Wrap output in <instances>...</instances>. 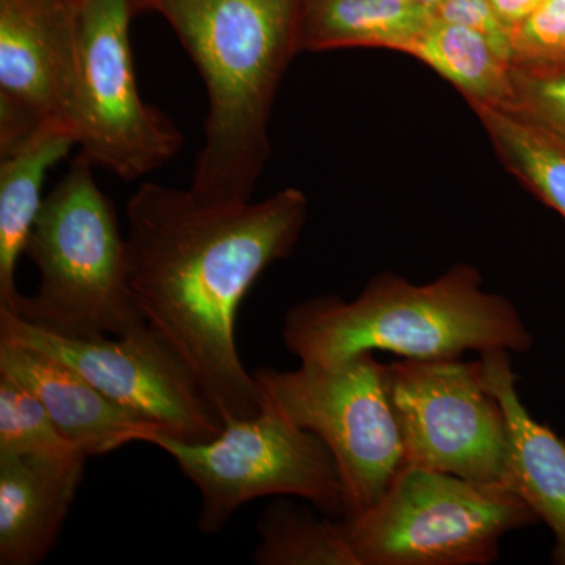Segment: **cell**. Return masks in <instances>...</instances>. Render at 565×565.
<instances>
[{"label":"cell","instance_id":"cb8c5ba5","mask_svg":"<svg viewBox=\"0 0 565 565\" xmlns=\"http://www.w3.org/2000/svg\"><path fill=\"white\" fill-rule=\"evenodd\" d=\"M490 2L501 21L508 25L512 36V31L526 21L545 0H490Z\"/></svg>","mask_w":565,"mask_h":565},{"label":"cell","instance_id":"d4e9b609","mask_svg":"<svg viewBox=\"0 0 565 565\" xmlns=\"http://www.w3.org/2000/svg\"><path fill=\"white\" fill-rule=\"evenodd\" d=\"M418 2H422L424 3V6L430 7V9H433V7L435 6V3L438 2V0H418Z\"/></svg>","mask_w":565,"mask_h":565},{"label":"cell","instance_id":"484cf974","mask_svg":"<svg viewBox=\"0 0 565 565\" xmlns=\"http://www.w3.org/2000/svg\"><path fill=\"white\" fill-rule=\"evenodd\" d=\"M145 2H147V0H137V3H139V9H143Z\"/></svg>","mask_w":565,"mask_h":565},{"label":"cell","instance_id":"e0dca14e","mask_svg":"<svg viewBox=\"0 0 565 565\" xmlns=\"http://www.w3.org/2000/svg\"><path fill=\"white\" fill-rule=\"evenodd\" d=\"M404 54L418 58L462 93L470 104L511 107L512 63L470 29L433 18Z\"/></svg>","mask_w":565,"mask_h":565},{"label":"cell","instance_id":"6da1fadb","mask_svg":"<svg viewBox=\"0 0 565 565\" xmlns=\"http://www.w3.org/2000/svg\"><path fill=\"white\" fill-rule=\"evenodd\" d=\"M307 217V196L296 188L258 203H215L145 182L126 204L134 302L188 364L223 424L262 412V393L237 351V311L264 270L291 255Z\"/></svg>","mask_w":565,"mask_h":565},{"label":"cell","instance_id":"9a60e30c","mask_svg":"<svg viewBox=\"0 0 565 565\" xmlns=\"http://www.w3.org/2000/svg\"><path fill=\"white\" fill-rule=\"evenodd\" d=\"M76 145L68 126L47 122L0 154V311L18 315L17 267L43 206L44 180Z\"/></svg>","mask_w":565,"mask_h":565},{"label":"cell","instance_id":"8992f818","mask_svg":"<svg viewBox=\"0 0 565 565\" xmlns=\"http://www.w3.org/2000/svg\"><path fill=\"white\" fill-rule=\"evenodd\" d=\"M253 377L264 403L318 435L332 452L343 484V519L370 509L404 467L386 364L364 352L338 364L258 367Z\"/></svg>","mask_w":565,"mask_h":565},{"label":"cell","instance_id":"44dd1931","mask_svg":"<svg viewBox=\"0 0 565 565\" xmlns=\"http://www.w3.org/2000/svg\"><path fill=\"white\" fill-rule=\"evenodd\" d=\"M514 104L511 109L565 145V63L512 65Z\"/></svg>","mask_w":565,"mask_h":565},{"label":"cell","instance_id":"30bf717a","mask_svg":"<svg viewBox=\"0 0 565 565\" xmlns=\"http://www.w3.org/2000/svg\"><path fill=\"white\" fill-rule=\"evenodd\" d=\"M0 343L57 360L169 437L204 444L223 423L195 375L161 333L141 322L122 337L73 338L0 311Z\"/></svg>","mask_w":565,"mask_h":565},{"label":"cell","instance_id":"7402d4cb","mask_svg":"<svg viewBox=\"0 0 565 565\" xmlns=\"http://www.w3.org/2000/svg\"><path fill=\"white\" fill-rule=\"evenodd\" d=\"M565 63V0H545L512 31V65Z\"/></svg>","mask_w":565,"mask_h":565},{"label":"cell","instance_id":"277c9868","mask_svg":"<svg viewBox=\"0 0 565 565\" xmlns=\"http://www.w3.org/2000/svg\"><path fill=\"white\" fill-rule=\"evenodd\" d=\"M93 167L74 158L25 245L40 285L14 316L63 337H122L145 322L129 288L126 236Z\"/></svg>","mask_w":565,"mask_h":565},{"label":"cell","instance_id":"3957f363","mask_svg":"<svg viewBox=\"0 0 565 565\" xmlns=\"http://www.w3.org/2000/svg\"><path fill=\"white\" fill-rule=\"evenodd\" d=\"M281 338L300 363L315 364L375 351L405 360L462 359L471 351L523 353L534 343L515 305L484 291L478 270L463 264L423 285L382 274L353 300H305L282 318Z\"/></svg>","mask_w":565,"mask_h":565},{"label":"cell","instance_id":"7a4b0ae2","mask_svg":"<svg viewBox=\"0 0 565 565\" xmlns=\"http://www.w3.org/2000/svg\"><path fill=\"white\" fill-rule=\"evenodd\" d=\"M302 0H147L172 25L206 88L204 140L191 181L199 199L250 202L270 154L267 122L299 52Z\"/></svg>","mask_w":565,"mask_h":565},{"label":"cell","instance_id":"5bb4252c","mask_svg":"<svg viewBox=\"0 0 565 565\" xmlns=\"http://www.w3.org/2000/svg\"><path fill=\"white\" fill-rule=\"evenodd\" d=\"M482 373L508 418L504 486L519 494L555 537L552 559L565 565V441L520 399L511 352L481 353Z\"/></svg>","mask_w":565,"mask_h":565},{"label":"cell","instance_id":"52a82bcc","mask_svg":"<svg viewBox=\"0 0 565 565\" xmlns=\"http://www.w3.org/2000/svg\"><path fill=\"white\" fill-rule=\"evenodd\" d=\"M173 457L202 494L199 530L221 533L241 505L264 497H299L326 516H344L340 470L326 444L264 403L258 415L223 424L217 437L185 444L148 437Z\"/></svg>","mask_w":565,"mask_h":565},{"label":"cell","instance_id":"d6986e66","mask_svg":"<svg viewBox=\"0 0 565 565\" xmlns=\"http://www.w3.org/2000/svg\"><path fill=\"white\" fill-rule=\"evenodd\" d=\"M258 565H359L345 541L340 520L318 519L308 508L285 497L267 505L258 525Z\"/></svg>","mask_w":565,"mask_h":565},{"label":"cell","instance_id":"ffe728a7","mask_svg":"<svg viewBox=\"0 0 565 565\" xmlns=\"http://www.w3.org/2000/svg\"><path fill=\"white\" fill-rule=\"evenodd\" d=\"M0 455L65 457L82 452L63 437L31 390L0 374Z\"/></svg>","mask_w":565,"mask_h":565},{"label":"cell","instance_id":"8fae6325","mask_svg":"<svg viewBox=\"0 0 565 565\" xmlns=\"http://www.w3.org/2000/svg\"><path fill=\"white\" fill-rule=\"evenodd\" d=\"M77 0H0V154L47 122L71 131Z\"/></svg>","mask_w":565,"mask_h":565},{"label":"cell","instance_id":"9c48e42d","mask_svg":"<svg viewBox=\"0 0 565 565\" xmlns=\"http://www.w3.org/2000/svg\"><path fill=\"white\" fill-rule=\"evenodd\" d=\"M404 465L504 486L509 427L486 385L481 360H405L386 364Z\"/></svg>","mask_w":565,"mask_h":565},{"label":"cell","instance_id":"ac0fdd59","mask_svg":"<svg viewBox=\"0 0 565 565\" xmlns=\"http://www.w3.org/2000/svg\"><path fill=\"white\" fill-rule=\"evenodd\" d=\"M498 158L515 178L565 218V145L504 107L471 104Z\"/></svg>","mask_w":565,"mask_h":565},{"label":"cell","instance_id":"7c38bea8","mask_svg":"<svg viewBox=\"0 0 565 565\" xmlns=\"http://www.w3.org/2000/svg\"><path fill=\"white\" fill-rule=\"evenodd\" d=\"M0 374L31 390L63 437L84 456L107 455L132 441L147 444L152 434H166L43 353L0 343Z\"/></svg>","mask_w":565,"mask_h":565},{"label":"cell","instance_id":"603a6c76","mask_svg":"<svg viewBox=\"0 0 565 565\" xmlns=\"http://www.w3.org/2000/svg\"><path fill=\"white\" fill-rule=\"evenodd\" d=\"M438 20L462 25L484 36L494 51L512 63V36L490 0H438L433 7Z\"/></svg>","mask_w":565,"mask_h":565},{"label":"cell","instance_id":"4fadbf2b","mask_svg":"<svg viewBox=\"0 0 565 565\" xmlns=\"http://www.w3.org/2000/svg\"><path fill=\"white\" fill-rule=\"evenodd\" d=\"M88 457L0 455V564L35 565L57 544Z\"/></svg>","mask_w":565,"mask_h":565},{"label":"cell","instance_id":"ba28073f","mask_svg":"<svg viewBox=\"0 0 565 565\" xmlns=\"http://www.w3.org/2000/svg\"><path fill=\"white\" fill-rule=\"evenodd\" d=\"M137 0H77V82L71 128L79 154L134 181L172 161L184 137L141 99L129 25Z\"/></svg>","mask_w":565,"mask_h":565},{"label":"cell","instance_id":"2e32d148","mask_svg":"<svg viewBox=\"0 0 565 565\" xmlns=\"http://www.w3.org/2000/svg\"><path fill=\"white\" fill-rule=\"evenodd\" d=\"M418 0H302L299 39L302 51L386 47L404 52L433 20Z\"/></svg>","mask_w":565,"mask_h":565},{"label":"cell","instance_id":"5b68a950","mask_svg":"<svg viewBox=\"0 0 565 565\" xmlns=\"http://www.w3.org/2000/svg\"><path fill=\"white\" fill-rule=\"evenodd\" d=\"M340 522L359 565H489L505 535L539 520L505 486L404 465L370 509Z\"/></svg>","mask_w":565,"mask_h":565}]
</instances>
